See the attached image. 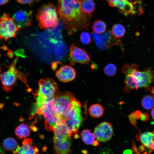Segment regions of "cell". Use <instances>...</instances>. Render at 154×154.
Instances as JSON below:
<instances>
[{
  "label": "cell",
  "instance_id": "cell-1",
  "mask_svg": "<svg viewBox=\"0 0 154 154\" xmlns=\"http://www.w3.org/2000/svg\"><path fill=\"white\" fill-rule=\"evenodd\" d=\"M58 13L70 34L89 27V22L81 11V0H58Z\"/></svg>",
  "mask_w": 154,
  "mask_h": 154
},
{
  "label": "cell",
  "instance_id": "cell-14",
  "mask_svg": "<svg viewBox=\"0 0 154 154\" xmlns=\"http://www.w3.org/2000/svg\"><path fill=\"white\" fill-rule=\"evenodd\" d=\"M54 154H70L71 152L72 139L70 137L53 139Z\"/></svg>",
  "mask_w": 154,
  "mask_h": 154
},
{
  "label": "cell",
  "instance_id": "cell-3",
  "mask_svg": "<svg viewBox=\"0 0 154 154\" xmlns=\"http://www.w3.org/2000/svg\"><path fill=\"white\" fill-rule=\"evenodd\" d=\"M38 88L36 94V102L31 114V116L33 117L40 107L54 98L58 92L57 83L50 78L40 79L38 81Z\"/></svg>",
  "mask_w": 154,
  "mask_h": 154
},
{
  "label": "cell",
  "instance_id": "cell-22",
  "mask_svg": "<svg viewBox=\"0 0 154 154\" xmlns=\"http://www.w3.org/2000/svg\"><path fill=\"white\" fill-rule=\"evenodd\" d=\"M30 131L26 124H21L15 128V134L18 138L21 139L26 138L30 135Z\"/></svg>",
  "mask_w": 154,
  "mask_h": 154
},
{
  "label": "cell",
  "instance_id": "cell-2",
  "mask_svg": "<svg viewBox=\"0 0 154 154\" xmlns=\"http://www.w3.org/2000/svg\"><path fill=\"white\" fill-rule=\"evenodd\" d=\"M122 71L125 76L124 90L127 93L134 89L150 88L154 79V71L151 68H147L140 71L135 64H125Z\"/></svg>",
  "mask_w": 154,
  "mask_h": 154
},
{
  "label": "cell",
  "instance_id": "cell-18",
  "mask_svg": "<svg viewBox=\"0 0 154 154\" xmlns=\"http://www.w3.org/2000/svg\"><path fill=\"white\" fill-rule=\"evenodd\" d=\"M138 139L145 147L151 151L154 150V131L140 134Z\"/></svg>",
  "mask_w": 154,
  "mask_h": 154
},
{
  "label": "cell",
  "instance_id": "cell-11",
  "mask_svg": "<svg viewBox=\"0 0 154 154\" xmlns=\"http://www.w3.org/2000/svg\"><path fill=\"white\" fill-rule=\"evenodd\" d=\"M113 133L112 125L108 122L105 121L100 123L95 128L94 134L98 140L105 142L110 139Z\"/></svg>",
  "mask_w": 154,
  "mask_h": 154
},
{
  "label": "cell",
  "instance_id": "cell-20",
  "mask_svg": "<svg viewBox=\"0 0 154 154\" xmlns=\"http://www.w3.org/2000/svg\"><path fill=\"white\" fill-rule=\"evenodd\" d=\"M95 6L93 0H81L82 12L89 16L95 9Z\"/></svg>",
  "mask_w": 154,
  "mask_h": 154
},
{
  "label": "cell",
  "instance_id": "cell-32",
  "mask_svg": "<svg viewBox=\"0 0 154 154\" xmlns=\"http://www.w3.org/2000/svg\"><path fill=\"white\" fill-rule=\"evenodd\" d=\"M151 114L152 118L154 120V108L152 109L151 112Z\"/></svg>",
  "mask_w": 154,
  "mask_h": 154
},
{
  "label": "cell",
  "instance_id": "cell-26",
  "mask_svg": "<svg viewBox=\"0 0 154 154\" xmlns=\"http://www.w3.org/2000/svg\"><path fill=\"white\" fill-rule=\"evenodd\" d=\"M106 28V24L100 20H96L93 23L92 28L94 33L101 34L105 32Z\"/></svg>",
  "mask_w": 154,
  "mask_h": 154
},
{
  "label": "cell",
  "instance_id": "cell-13",
  "mask_svg": "<svg viewBox=\"0 0 154 154\" xmlns=\"http://www.w3.org/2000/svg\"><path fill=\"white\" fill-rule=\"evenodd\" d=\"M32 12L20 10L13 15V19L15 24L20 29H24L31 25Z\"/></svg>",
  "mask_w": 154,
  "mask_h": 154
},
{
  "label": "cell",
  "instance_id": "cell-7",
  "mask_svg": "<svg viewBox=\"0 0 154 154\" xmlns=\"http://www.w3.org/2000/svg\"><path fill=\"white\" fill-rule=\"evenodd\" d=\"M76 99L72 93L68 91L58 92L54 96V106L64 121L72 108L73 102Z\"/></svg>",
  "mask_w": 154,
  "mask_h": 154
},
{
  "label": "cell",
  "instance_id": "cell-17",
  "mask_svg": "<svg viewBox=\"0 0 154 154\" xmlns=\"http://www.w3.org/2000/svg\"><path fill=\"white\" fill-rule=\"evenodd\" d=\"M33 140L29 138L25 139L22 142L23 145L19 146L13 152V154H38V148L33 145Z\"/></svg>",
  "mask_w": 154,
  "mask_h": 154
},
{
  "label": "cell",
  "instance_id": "cell-28",
  "mask_svg": "<svg viewBox=\"0 0 154 154\" xmlns=\"http://www.w3.org/2000/svg\"><path fill=\"white\" fill-rule=\"evenodd\" d=\"M104 71L105 74L107 76H113L116 74L117 69L114 64L110 63L104 67Z\"/></svg>",
  "mask_w": 154,
  "mask_h": 154
},
{
  "label": "cell",
  "instance_id": "cell-15",
  "mask_svg": "<svg viewBox=\"0 0 154 154\" xmlns=\"http://www.w3.org/2000/svg\"><path fill=\"white\" fill-rule=\"evenodd\" d=\"M56 77L61 82H67L73 80L76 77L75 69L68 65L60 67L56 72Z\"/></svg>",
  "mask_w": 154,
  "mask_h": 154
},
{
  "label": "cell",
  "instance_id": "cell-31",
  "mask_svg": "<svg viewBox=\"0 0 154 154\" xmlns=\"http://www.w3.org/2000/svg\"><path fill=\"white\" fill-rule=\"evenodd\" d=\"M9 0H0V5H3L6 3Z\"/></svg>",
  "mask_w": 154,
  "mask_h": 154
},
{
  "label": "cell",
  "instance_id": "cell-33",
  "mask_svg": "<svg viewBox=\"0 0 154 154\" xmlns=\"http://www.w3.org/2000/svg\"><path fill=\"white\" fill-rule=\"evenodd\" d=\"M0 154H5L4 150L1 147H0Z\"/></svg>",
  "mask_w": 154,
  "mask_h": 154
},
{
  "label": "cell",
  "instance_id": "cell-16",
  "mask_svg": "<svg viewBox=\"0 0 154 154\" xmlns=\"http://www.w3.org/2000/svg\"><path fill=\"white\" fill-rule=\"evenodd\" d=\"M109 5L112 7H115L119 9L120 12L125 15L134 14L133 4L126 0H106Z\"/></svg>",
  "mask_w": 154,
  "mask_h": 154
},
{
  "label": "cell",
  "instance_id": "cell-35",
  "mask_svg": "<svg viewBox=\"0 0 154 154\" xmlns=\"http://www.w3.org/2000/svg\"><path fill=\"white\" fill-rule=\"evenodd\" d=\"M1 66L0 65V75L1 74Z\"/></svg>",
  "mask_w": 154,
  "mask_h": 154
},
{
  "label": "cell",
  "instance_id": "cell-5",
  "mask_svg": "<svg viewBox=\"0 0 154 154\" xmlns=\"http://www.w3.org/2000/svg\"><path fill=\"white\" fill-rule=\"evenodd\" d=\"M54 98L43 104L37 111L36 114H42L44 119V127L48 131H53L54 128L64 120L54 106Z\"/></svg>",
  "mask_w": 154,
  "mask_h": 154
},
{
  "label": "cell",
  "instance_id": "cell-6",
  "mask_svg": "<svg viewBox=\"0 0 154 154\" xmlns=\"http://www.w3.org/2000/svg\"><path fill=\"white\" fill-rule=\"evenodd\" d=\"M80 102L77 99L72 103V108L64 119V122L70 132L77 134L78 129L83 121Z\"/></svg>",
  "mask_w": 154,
  "mask_h": 154
},
{
  "label": "cell",
  "instance_id": "cell-8",
  "mask_svg": "<svg viewBox=\"0 0 154 154\" xmlns=\"http://www.w3.org/2000/svg\"><path fill=\"white\" fill-rule=\"evenodd\" d=\"M18 57L17 56L8 67V70L0 75L3 90L8 92L12 90L16 84L17 78L23 81L25 76L15 67Z\"/></svg>",
  "mask_w": 154,
  "mask_h": 154
},
{
  "label": "cell",
  "instance_id": "cell-9",
  "mask_svg": "<svg viewBox=\"0 0 154 154\" xmlns=\"http://www.w3.org/2000/svg\"><path fill=\"white\" fill-rule=\"evenodd\" d=\"M19 29L9 14L3 13L0 18V40L6 41L15 37Z\"/></svg>",
  "mask_w": 154,
  "mask_h": 154
},
{
  "label": "cell",
  "instance_id": "cell-24",
  "mask_svg": "<svg viewBox=\"0 0 154 154\" xmlns=\"http://www.w3.org/2000/svg\"><path fill=\"white\" fill-rule=\"evenodd\" d=\"M82 139L83 142L87 145H93L96 140L94 133L90 130L86 129L83 130L81 133Z\"/></svg>",
  "mask_w": 154,
  "mask_h": 154
},
{
  "label": "cell",
  "instance_id": "cell-23",
  "mask_svg": "<svg viewBox=\"0 0 154 154\" xmlns=\"http://www.w3.org/2000/svg\"><path fill=\"white\" fill-rule=\"evenodd\" d=\"M4 148L7 151L14 152L19 146L15 139L13 138L9 137L5 139L3 142Z\"/></svg>",
  "mask_w": 154,
  "mask_h": 154
},
{
  "label": "cell",
  "instance_id": "cell-27",
  "mask_svg": "<svg viewBox=\"0 0 154 154\" xmlns=\"http://www.w3.org/2000/svg\"><path fill=\"white\" fill-rule=\"evenodd\" d=\"M141 105L145 109L150 110L154 107V96L151 95L145 96L142 98Z\"/></svg>",
  "mask_w": 154,
  "mask_h": 154
},
{
  "label": "cell",
  "instance_id": "cell-34",
  "mask_svg": "<svg viewBox=\"0 0 154 154\" xmlns=\"http://www.w3.org/2000/svg\"><path fill=\"white\" fill-rule=\"evenodd\" d=\"M151 92L153 96H154V85L152 88Z\"/></svg>",
  "mask_w": 154,
  "mask_h": 154
},
{
  "label": "cell",
  "instance_id": "cell-12",
  "mask_svg": "<svg viewBox=\"0 0 154 154\" xmlns=\"http://www.w3.org/2000/svg\"><path fill=\"white\" fill-rule=\"evenodd\" d=\"M69 58L72 62L83 64H88L90 61L88 53L73 43H72L70 47Z\"/></svg>",
  "mask_w": 154,
  "mask_h": 154
},
{
  "label": "cell",
  "instance_id": "cell-21",
  "mask_svg": "<svg viewBox=\"0 0 154 154\" xmlns=\"http://www.w3.org/2000/svg\"><path fill=\"white\" fill-rule=\"evenodd\" d=\"M104 112L103 106L99 104H96L90 106L88 109L90 115L93 118H99L103 114Z\"/></svg>",
  "mask_w": 154,
  "mask_h": 154
},
{
  "label": "cell",
  "instance_id": "cell-25",
  "mask_svg": "<svg viewBox=\"0 0 154 154\" xmlns=\"http://www.w3.org/2000/svg\"><path fill=\"white\" fill-rule=\"evenodd\" d=\"M125 32L124 27L119 24H116L113 27L112 29V33L116 38H121L123 37Z\"/></svg>",
  "mask_w": 154,
  "mask_h": 154
},
{
  "label": "cell",
  "instance_id": "cell-4",
  "mask_svg": "<svg viewBox=\"0 0 154 154\" xmlns=\"http://www.w3.org/2000/svg\"><path fill=\"white\" fill-rule=\"evenodd\" d=\"M36 18L39 26L43 29L56 28L59 23L56 8L51 4L42 6L38 11Z\"/></svg>",
  "mask_w": 154,
  "mask_h": 154
},
{
  "label": "cell",
  "instance_id": "cell-19",
  "mask_svg": "<svg viewBox=\"0 0 154 154\" xmlns=\"http://www.w3.org/2000/svg\"><path fill=\"white\" fill-rule=\"evenodd\" d=\"M53 132L54 133V136L58 138H69L72 135L63 122L58 124L54 128Z\"/></svg>",
  "mask_w": 154,
  "mask_h": 154
},
{
  "label": "cell",
  "instance_id": "cell-30",
  "mask_svg": "<svg viewBox=\"0 0 154 154\" xmlns=\"http://www.w3.org/2000/svg\"><path fill=\"white\" fill-rule=\"evenodd\" d=\"M21 4H30L33 3L36 0H16Z\"/></svg>",
  "mask_w": 154,
  "mask_h": 154
},
{
  "label": "cell",
  "instance_id": "cell-29",
  "mask_svg": "<svg viewBox=\"0 0 154 154\" xmlns=\"http://www.w3.org/2000/svg\"><path fill=\"white\" fill-rule=\"evenodd\" d=\"M80 40L83 44H88L91 40L90 34L87 32H82L80 36Z\"/></svg>",
  "mask_w": 154,
  "mask_h": 154
},
{
  "label": "cell",
  "instance_id": "cell-10",
  "mask_svg": "<svg viewBox=\"0 0 154 154\" xmlns=\"http://www.w3.org/2000/svg\"><path fill=\"white\" fill-rule=\"evenodd\" d=\"M92 36L97 46L101 50H106L120 43V40L114 37L109 30L101 34L93 32Z\"/></svg>",
  "mask_w": 154,
  "mask_h": 154
}]
</instances>
